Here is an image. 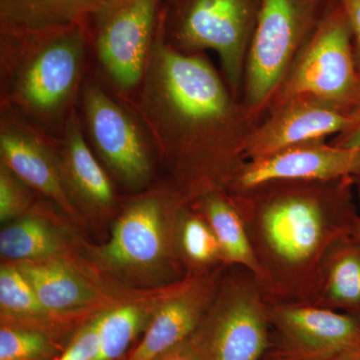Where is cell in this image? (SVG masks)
I'll list each match as a JSON object with an SVG mask.
<instances>
[{"mask_svg":"<svg viewBox=\"0 0 360 360\" xmlns=\"http://www.w3.org/2000/svg\"><path fill=\"white\" fill-rule=\"evenodd\" d=\"M134 108L186 202L226 191L258 123L205 53L177 51L158 20Z\"/></svg>","mask_w":360,"mask_h":360,"instance_id":"obj_1","label":"cell"},{"mask_svg":"<svg viewBox=\"0 0 360 360\" xmlns=\"http://www.w3.org/2000/svg\"><path fill=\"white\" fill-rule=\"evenodd\" d=\"M231 195L269 302L314 304L324 258L336 241L352 236L360 215L354 177L276 180Z\"/></svg>","mask_w":360,"mask_h":360,"instance_id":"obj_2","label":"cell"},{"mask_svg":"<svg viewBox=\"0 0 360 360\" xmlns=\"http://www.w3.org/2000/svg\"><path fill=\"white\" fill-rule=\"evenodd\" d=\"M86 42V25L32 37H1L6 103L42 120L63 113L79 86Z\"/></svg>","mask_w":360,"mask_h":360,"instance_id":"obj_3","label":"cell"},{"mask_svg":"<svg viewBox=\"0 0 360 360\" xmlns=\"http://www.w3.org/2000/svg\"><path fill=\"white\" fill-rule=\"evenodd\" d=\"M260 6L262 0H163L158 23L167 44L177 51H214L225 82L241 101Z\"/></svg>","mask_w":360,"mask_h":360,"instance_id":"obj_4","label":"cell"},{"mask_svg":"<svg viewBox=\"0 0 360 360\" xmlns=\"http://www.w3.org/2000/svg\"><path fill=\"white\" fill-rule=\"evenodd\" d=\"M338 4V0H262L241 97L258 122L293 61Z\"/></svg>","mask_w":360,"mask_h":360,"instance_id":"obj_5","label":"cell"},{"mask_svg":"<svg viewBox=\"0 0 360 360\" xmlns=\"http://www.w3.org/2000/svg\"><path fill=\"white\" fill-rule=\"evenodd\" d=\"M186 202L174 188L134 200L116 220L108 243L90 248L92 262L110 274L129 278H148L179 266L175 225Z\"/></svg>","mask_w":360,"mask_h":360,"instance_id":"obj_6","label":"cell"},{"mask_svg":"<svg viewBox=\"0 0 360 360\" xmlns=\"http://www.w3.org/2000/svg\"><path fill=\"white\" fill-rule=\"evenodd\" d=\"M300 96L319 97L352 117L360 110V71L355 61L354 37L340 4L293 61L267 111Z\"/></svg>","mask_w":360,"mask_h":360,"instance_id":"obj_7","label":"cell"},{"mask_svg":"<svg viewBox=\"0 0 360 360\" xmlns=\"http://www.w3.org/2000/svg\"><path fill=\"white\" fill-rule=\"evenodd\" d=\"M269 307L253 274L243 267H227L193 335L205 359L260 360L269 347Z\"/></svg>","mask_w":360,"mask_h":360,"instance_id":"obj_8","label":"cell"},{"mask_svg":"<svg viewBox=\"0 0 360 360\" xmlns=\"http://www.w3.org/2000/svg\"><path fill=\"white\" fill-rule=\"evenodd\" d=\"M162 1L104 0L101 11L94 16L99 61L123 90L141 84Z\"/></svg>","mask_w":360,"mask_h":360,"instance_id":"obj_9","label":"cell"},{"mask_svg":"<svg viewBox=\"0 0 360 360\" xmlns=\"http://www.w3.org/2000/svg\"><path fill=\"white\" fill-rule=\"evenodd\" d=\"M82 106L94 148L113 176L130 189L148 186L151 161L141 129L131 116L101 86L86 82Z\"/></svg>","mask_w":360,"mask_h":360,"instance_id":"obj_10","label":"cell"},{"mask_svg":"<svg viewBox=\"0 0 360 360\" xmlns=\"http://www.w3.org/2000/svg\"><path fill=\"white\" fill-rule=\"evenodd\" d=\"M360 172V148L326 141L304 142L264 158L246 160L226 191L236 194L276 180H333Z\"/></svg>","mask_w":360,"mask_h":360,"instance_id":"obj_11","label":"cell"},{"mask_svg":"<svg viewBox=\"0 0 360 360\" xmlns=\"http://www.w3.org/2000/svg\"><path fill=\"white\" fill-rule=\"evenodd\" d=\"M352 120L347 111L319 97H292L270 108L257 123L246 144V160L304 142L326 141L345 131Z\"/></svg>","mask_w":360,"mask_h":360,"instance_id":"obj_12","label":"cell"},{"mask_svg":"<svg viewBox=\"0 0 360 360\" xmlns=\"http://www.w3.org/2000/svg\"><path fill=\"white\" fill-rule=\"evenodd\" d=\"M226 269L186 276L167 288L130 360H153L191 338L210 309Z\"/></svg>","mask_w":360,"mask_h":360,"instance_id":"obj_13","label":"cell"},{"mask_svg":"<svg viewBox=\"0 0 360 360\" xmlns=\"http://www.w3.org/2000/svg\"><path fill=\"white\" fill-rule=\"evenodd\" d=\"M269 309L296 359L321 360L360 347V319L352 315L310 303L269 302Z\"/></svg>","mask_w":360,"mask_h":360,"instance_id":"obj_14","label":"cell"},{"mask_svg":"<svg viewBox=\"0 0 360 360\" xmlns=\"http://www.w3.org/2000/svg\"><path fill=\"white\" fill-rule=\"evenodd\" d=\"M2 117L0 155L18 179L58 205L63 212L80 222L82 215L68 193L61 172L58 153L25 123Z\"/></svg>","mask_w":360,"mask_h":360,"instance_id":"obj_15","label":"cell"},{"mask_svg":"<svg viewBox=\"0 0 360 360\" xmlns=\"http://www.w3.org/2000/svg\"><path fill=\"white\" fill-rule=\"evenodd\" d=\"M65 186L77 210L108 213L115 203V189L85 141L77 113L71 108L58 151Z\"/></svg>","mask_w":360,"mask_h":360,"instance_id":"obj_16","label":"cell"},{"mask_svg":"<svg viewBox=\"0 0 360 360\" xmlns=\"http://www.w3.org/2000/svg\"><path fill=\"white\" fill-rule=\"evenodd\" d=\"M103 4L104 0H0V33L25 37L86 25Z\"/></svg>","mask_w":360,"mask_h":360,"instance_id":"obj_17","label":"cell"},{"mask_svg":"<svg viewBox=\"0 0 360 360\" xmlns=\"http://www.w3.org/2000/svg\"><path fill=\"white\" fill-rule=\"evenodd\" d=\"M16 266L51 315L71 314L101 302L96 286L61 258L20 262Z\"/></svg>","mask_w":360,"mask_h":360,"instance_id":"obj_18","label":"cell"},{"mask_svg":"<svg viewBox=\"0 0 360 360\" xmlns=\"http://www.w3.org/2000/svg\"><path fill=\"white\" fill-rule=\"evenodd\" d=\"M189 203L212 227L224 264L248 270L264 290V274L231 194L227 191H210Z\"/></svg>","mask_w":360,"mask_h":360,"instance_id":"obj_19","label":"cell"},{"mask_svg":"<svg viewBox=\"0 0 360 360\" xmlns=\"http://www.w3.org/2000/svg\"><path fill=\"white\" fill-rule=\"evenodd\" d=\"M314 304L360 319V243L352 236L340 238L328 250Z\"/></svg>","mask_w":360,"mask_h":360,"instance_id":"obj_20","label":"cell"},{"mask_svg":"<svg viewBox=\"0 0 360 360\" xmlns=\"http://www.w3.org/2000/svg\"><path fill=\"white\" fill-rule=\"evenodd\" d=\"M68 251L63 233L44 217L26 212L0 232V253L11 262L61 258Z\"/></svg>","mask_w":360,"mask_h":360,"instance_id":"obj_21","label":"cell"},{"mask_svg":"<svg viewBox=\"0 0 360 360\" xmlns=\"http://www.w3.org/2000/svg\"><path fill=\"white\" fill-rule=\"evenodd\" d=\"M175 255L186 276H200L225 267L219 243L207 221L186 202L177 214Z\"/></svg>","mask_w":360,"mask_h":360,"instance_id":"obj_22","label":"cell"},{"mask_svg":"<svg viewBox=\"0 0 360 360\" xmlns=\"http://www.w3.org/2000/svg\"><path fill=\"white\" fill-rule=\"evenodd\" d=\"M161 295L103 310L99 328V349L94 360L120 359L141 329L148 326Z\"/></svg>","mask_w":360,"mask_h":360,"instance_id":"obj_23","label":"cell"},{"mask_svg":"<svg viewBox=\"0 0 360 360\" xmlns=\"http://www.w3.org/2000/svg\"><path fill=\"white\" fill-rule=\"evenodd\" d=\"M0 309L2 316L13 319L51 316L16 265H2L0 269Z\"/></svg>","mask_w":360,"mask_h":360,"instance_id":"obj_24","label":"cell"},{"mask_svg":"<svg viewBox=\"0 0 360 360\" xmlns=\"http://www.w3.org/2000/svg\"><path fill=\"white\" fill-rule=\"evenodd\" d=\"M46 336L39 331L2 326L0 360H39L49 352Z\"/></svg>","mask_w":360,"mask_h":360,"instance_id":"obj_25","label":"cell"},{"mask_svg":"<svg viewBox=\"0 0 360 360\" xmlns=\"http://www.w3.org/2000/svg\"><path fill=\"white\" fill-rule=\"evenodd\" d=\"M30 187L0 162V220L11 221L27 212L32 201Z\"/></svg>","mask_w":360,"mask_h":360,"instance_id":"obj_26","label":"cell"},{"mask_svg":"<svg viewBox=\"0 0 360 360\" xmlns=\"http://www.w3.org/2000/svg\"><path fill=\"white\" fill-rule=\"evenodd\" d=\"M101 311L78 331L58 360H94L99 349Z\"/></svg>","mask_w":360,"mask_h":360,"instance_id":"obj_27","label":"cell"},{"mask_svg":"<svg viewBox=\"0 0 360 360\" xmlns=\"http://www.w3.org/2000/svg\"><path fill=\"white\" fill-rule=\"evenodd\" d=\"M347 14L354 37L355 61L360 71V0H338Z\"/></svg>","mask_w":360,"mask_h":360,"instance_id":"obj_28","label":"cell"},{"mask_svg":"<svg viewBox=\"0 0 360 360\" xmlns=\"http://www.w3.org/2000/svg\"><path fill=\"white\" fill-rule=\"evenodd\" d=\"M153 360H205L193 335Z\"/></svg>","mask_w":360,"mask_h":360,"instance_id":"obj_29","label":"cell"},{"mask_svg":"<svg viewBox=\"0 0 360 360\" xmlns=\"http://www.w3.org/2000/svg\"><path fill=\"white\" fill-rule=\"evenodd\" d=\"M333 146L343 148H360V110L345 131L335 135L330 141Z\"/></svg>","mask_w":360,"mask_h":360,"instance_id":"obj_30","label":"cell"},{"mask_svg":"<svg viewBox=\"0 0 360 360\" xmlns=\"http://www.w3.org/2000/svg\"><path fill=\"white\" fill-rule=\"evenodd\" d=\"M321 360H360V347L350 348L340 354Z\"/></svg>","mask_w":360,"mask_h":360,"instance_id":"obj_31","label":"cell"},{"mask_svg":"<svg viewBox=\"0 0 360 360\" xmlns=\"http://www.w3.org/2000/svg\"><path fill=\"white\" fill-rule=\"evenodd\" d=\"M354 186L355 198H356L357 205H359V210L360 213V172L359 174L355 175L354 177Z\"/></svg>","mask_w":360,"mask_h":360,"instance_id":"obj_32","label":"cell"},{"mask_svg":"<svg viewBox=\"0 0 360 360\" xmlns=\"http://www.w3.org/2000/svg\"><path fill=\"white\" fill-rule=\"evenodd\" d=\"M352 236L355 239V240H357L359 243H360V215L359 219H357L356 222H355Z\"/></svg>","mask_w":360,"mask_h":360,"instance_id":"obj_33","label":"cell"}]
</instances>
